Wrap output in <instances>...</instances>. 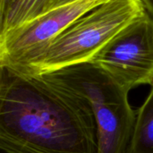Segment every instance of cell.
I'll return each instance as SVG.
<instances>
[{
	"instance_id": "obj_1",
	"label": "cell",
	"mask_w": 153,
	"mask_h": 153,
	"mask_svg": "<svg viewBox=\"0 0 153 153\" xmlns=\"http://www.w3.org/2000/svg\"><path fill=\"white\" fill-rule=\"evenodd\" d=\"M1 153H98L97 125L82 97L40 76L0 67Z\"/></svg>"
},
{
	"instance_id": "obj_2",
	"label": "cell",
	"mask_w": 153,
	"mask_h": 153,
	"mask_svg": "<svg viewBox=\"0 0 153 153\" xmlns=\"http://www.w3.org/2000/svg\"><path fill=\"white\" fill-rule=\"evenodd\" d=\"M146 12L142 0H108L79 18L14 73L34 77L90 62L119 31Z\"/></svg>"
},
{
	"instance_id": "obj_3",
	"label": "cell",
	"mask_w": 153,
	"mask_h": 153,
	"mask_svg": "<svg viewBox=\"0 0 153 153\" xmlns=\"http://www.w3.org/2000/svg\"><path fill=\"white\" fill-rule=\"evenodd\" d=\"M39 76L88 101L97 125L98 153H128L136 119L129 91L92 62Z\"/></svg>"
},
{
	"instance_id": "obj_4",
	"label": "cell",
	"mask_w": 153,
	"mask_h": 153,
	"mask_svg": "<svg viewBox=\"0 0 153 153\" xmlns=\"http://www.w3.org/2000/svg\"><path fill=\"white\" fill-rule=\"evenodd\" d=\"M130 92L153 85V16L148 12L119 31L92 59Z\"/></svg>"
},
{
	"instance_id": "obj_5",
	"label": "cell",
	"mask_w": 153,
	"mask_h": 153,
	"mask_svg": "<svg viewBox=\"0 0 153 153\" xmlns=\"http://www.w3.org/2000/svg\"><path fill=\"white\" fill-rule=\"evenodd\" d=\"M108 0H74L0 34V67L18 72L79 18Z\"/></svg>"
},
{
	"instance_id": "obj_6",
	"label": "cell",
	"mask_w": 153,
	"mask_h": 153,
	"mask_svg": "<svg viewBox=\"0 0 153 153\" xmlns=\"http://www.w3.org/2000/svg\"><path fill=\"white\" fill-rule=\"evenodd\" d=\"M74 0H17L0 19V34L20 27L48 11Z\"/></svg>"
},
{
	"instance_id": "obj_7",
	"label": "cell",
	"mask_w": 153,
	"mask_h": 153,
	"mask_svg": "<svg viewBox=\"0 0 153 153\" xmlns=\"http://www.w3.org/2000/svg\"><path fill=\"white\" fill-rule=\"evenodd\" d=\"M128 153H153V85L136 113Z\"/></svg>"
},
{
	"instance_id": "obj_8",
	"label": "cell",
	"mask_w": 153,
	"mask_h": 153,
	"mask_svg": "<svg viewBox=\"0 0 153 153\" xmlns=\"http://www.w3.org/2000/svg\"><path fill=\"white\" fill-rule=\"evenodd\" d=\"M17 0H0V19H2L13 7Z\"/></svg>"
},
{
	"instance_id": "obj_9",
	"label": "cell",
	"mask_w": 153,
	"mask_h": 153,
	"mask_svg": "<svg viewBox=\"0 0 153 153\" xmlns=\"http://www.w3.org/2000/svg\"><path fill=\"white\" fill-rule=\"evenodd\" d=\"M146 11L153 16V0H142Z\"/></svg>"
}]
</instances>
